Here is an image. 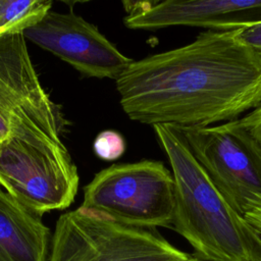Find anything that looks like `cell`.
<instances>
[{"label":"cell","mask_w":261,"mask_h":261,"mask_svg":"<svg viewBox=\"0 0 261 261\" xmlns=\"http://www.w3.org/2000/svg\"><path fill=\"white\" fill-rule=\"evenodd\" d=\"M115 82L132 120L208 127L261 104V56L233 31L208 30L188 45L134 60Z\"/></svg>","instance_id":"1"},{"label":"cell","mask_w":261,"mask_h":261,"mask_svg":"<svg viewBox=\"0 0 261 261\" xmlns=\"http://www.w3.org/2000/svg\"><path fill=\"white\" fill-rule=\"evenodd\" d=\"M174 178L171 227L208 261H261V236L228 204L194 157L182 132L153 125Z\"/></svg>","instance_id":"2"},{"label":"cell","mask_w":261,"mask_h":261,"mask_svg":"<svg viewBox=\"0 0 261 261\" xmlns=\"http://www.w3.org/2000/svg\"><path fill=\"white\" fill-rule=\"evenodd\" d=\"M61 135L29 125L0 144V186L40 217L69 207L77 192V168Z\"/></svg>","instance_id":"3"},{"label":"cell","mask_w":261,"mask_h":261,"mask_svg":"<svg viewBox=\"0 0 261 261\" xmlns=\"http://www.w3.org/2000/svg\"><path fill=\"white\" fill-rule=\"evenodd\" d=\"M179 129L215 188L261 236V149L246 116Z\"/></svg>","instance_id":"4"},{"label":"cell","mask_w":261,"mask_h":261,"mask_svg":"<svg viewBox=\"0 0 261 261\" xmlns=\"http://www.w3.org/2000/svg\"><path fill=\"white\" fill-rule=\"evenodd\" d=\"M174 192L172 172L161 161L113 164L85 186L80 207L124 225L171 227Z\"/></svg>","instance_id":"5"},{"label":"cell","mask_w":261,"mask_h":261,"mask_svg":"<svg viewBox=\"0 0 261 261\" xmlns=\"http://www.w3.org/2000/svg\"><path fill=\"white\" fill-rule=\"evenodd\" d=\"M156 228L115 222L79 207L57 219L48 261H189Z\"/></svg>","instance_id":"6"},{"label":"cell","mask_w":261,"mask_h":261,"mask_svg":"<svg viewBox=\"0 0 261 261\" xmlns=\"http://www.w3.org/2000/svg\"><path fill=\"white\" fill-rule=\"evenodd\" d=\"M41 124L63 132L65 120L45 91L23 34L0 38V144L15 130Z\"/></svg>","instance_id":"7"},{"label":"cell","mask_w":261,"mask_h":261,"mask_svg":"<svg viewBox=\"0 0 261 261\" xmlns=\"http://www.w3.org/2000/svg\"><path fill=\"white\" fill-rule=\"evenodd\" d=\"M22 34L25 40L90 77L116 81L134 61L123 55L96 25L73 12L50 10Z\"/></svg>","instance_id":"8"},{"label":"cell","mask_w":261,"mask_h":261,"mask_svg":"<svg viewBox=\"0 0 261 261\" xmlns=\"http://www.w3.org/2000/svg\"><path fill=\"white\" fill-rule=\"evenodd\" d=\"M124 24L133 30L174 25L233 31L261 19V0H166L129 3Z\"/></svg>","instance_id":"9"},{"label":"cell","mask_w":261,"mask_h":261,"mask_svg":"<svg viewBox=\"0 0 261 261\" xmlns=\"http://www.w3.org/2000/svg\"><path fill=\"white\" fill-rule=\"evenodd\" d=\"M51 241L41 217L0 190V261H48Z\"/></svg>","instance_id":"10"},{"label":"cell","mask_w":261,"mask_h":261,"mask_svg":"<svg viewBox=\"0 0 261 261\" xmlns=\"http://www.w3.org/2000/svg\"><path fill=\"white\" fill-rule=\"evenodd\" d=\"M52 1L0 0V38L22 34L51 10Z\"/></svg>","instance_id":"11"},{"label":"cell","mask_w":261,"mask_h":261,"mask_svg":"<svg viewBox=\"0 0 261 261\" xmlns=\"http://www.w3.org/2000/svg\"><path fill=\"white\" fill-rule=\"evenodd\" d=\"M125 150V143L122 136L115 130L101 132L94 142L96 155L104 160H115Z\"/></svg>","instance_id":"12"},{"label":"cell","mask_w":261,"mask_h":261,"mask_svg":"<svg viewBox=\"0 0 261 261\" xmlns=\"http://www.w3.org/2000/svg\"><path fill=\"white\" fill-rule=\"evenodd\" d=\"M233 35L241 45L261 56V19L241 29L233 30Z\"/></svg>","instance_id":"13"},{"label":"cell","mask_w":261,"mask_h":261,"mask_svg":"<svg viewBox=\"0 0 261 261\" xmlns=\"http://www.w3.org/2000/svg\"><path fill=\"white\" fill-rule=\"evenodd\" d=\"M252 136L261 149V104L245 115Z\"/></svg>","instance_id":"14"},{"label":"cell","mask_w":261,"mask_h":261,"mask_svg":"<svg viewBox=\"0 0 261 261\" xmlns=\"http://www.w3.org/2000/svg\"><path fill=\"white\" fill-rule=\"evenodd\" d=\"M189 261H208V260H204V259L198 258V257H196V256L194 255V257H193L191 260H189Z\"/></svg>","instance_id":"15"}]
</instances>
